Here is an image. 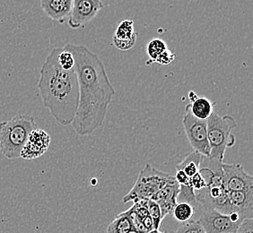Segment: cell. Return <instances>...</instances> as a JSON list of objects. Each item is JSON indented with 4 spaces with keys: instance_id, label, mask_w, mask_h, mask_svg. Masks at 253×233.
<instances>
[{
    "instance_id": "18",
    "label": "cell",
    "mask_w": 253,
    "mask_h": 233,
    "mask_svg": "<svg viewBox=\"0 0 253 233\" xmlns=\"http://www.w3.org/2000/svg\"><path fill=\"white\" fill-rule=\"evenodd\" d=\"M196 209L186 202H177L175 206L172 209L171 214L175 220L180 222V224L190 221L195 214Z\"/></svg>"
},
{
    "instance_id": "12",
    "label": "cell",
    "mask_w": 253,
    "mask_h": 233,
    "mask_svg": "<svg viewBox=\"0 0 253 233\" xmlns=\"http://www.w3.org/2000/svg\"><path fill=\"white\" fill-rule=\"evenodd\" d=\"M232 213H238L243 218L253 217V190L227 191Z\"/></svg>"
},
{
    "instance_id": "25",
    "label": "cell",
    "mask_w": 253,
    "mask_h": 233,
    "mask_svg": "<svg viewBox=\"0 0 253 233\" xmlns=\"http://www.w3.org/2000/svg\"><path fill=\"white\" fill-rule=\"evenodd\" d=\"M234 233H253V219H244Z\"/></svg>"
},
{
    "instance_id": "20",
    "label": "cell",
    "mask_w": 253,
    "mask_h": 233,
    "mask_svg": "<svg viewBox=\"0 0 253 233\" xmlns=\"http://www.w3.org/2000/svg\"><path fill=\"white\" fill-rule=\"evenodd\" d=\"M147 210H148V214L153 220L154 228L156 230H160L162 222L164 220L162 216L160 205L157 204L155 200L148 199L147 200Z\"/></svg>"
},
{
    "instance_id": "16",
    "label": "cell",
    "mask_w": 253,
    "mask_h": 233,
    "mask_svg": "<svg viewBox=\"0 0 253 233\" xmlns=\"http://www.w3.org/2000/svg\"><path fill=\"white\" fill-rule=\"evenodd\" d=\"M203 155L198 152H192L189 155L186 156L184 160H181L176 169H180L185 173L189 178L193 177L200 170L201 160Z\"/></svg>"
},
{
    "instance_id": "3",
    "label": "cell",
    "mask_w": 253,
    "mask_h": 233,
    "mask_svg": "<svg viewBox=\"0 0 253 233\" xmlns=\"http://www.w3.org/2000/svg\"><path fill=\"white\" fill-rule=\"evenodd\" d=\"M37 128L33 116L15 115L0 123V152L9 160L19 158L30 133Z\"/></svg>"
},
{
    "instance_id": "19",
    "label": "cell",
    "mask_w": 253,
    "mask_h": 233,
    "mask_svg": "<svg viewBox=\"0 0 253 233\" xmlns=\"http://www.w3.org/2000/svg\"><path fill=\"white\" fill-rule=\"evenodd\" d=\"M168 49V46L165 40L161 39H154L147 44V54L151 59V62H155L156 58L164 51Z\"/></svg>"
},
{
    "instance_id": "9",
    "label": "cell",
    "mask_w": 253,
    "mask_h": 233,
    "mask_svg": "<svg viewBox=\"0 0 253 233\" xmlns=\"http://www.w3.org/2000/svg\"><path fill=\"white\" fill-rule=\"evenodd\" d=\"M224 187L226 191L253 190V177L244 170L242 164L222 163Z\"/></svg>"
},
{
    "instance_id": "4",
    "label": "cell",
    "mask_w": 253,
    "mask_h": 233,
    "mask_svg": "<svg viewBox=\"0 0 253 233\" xmlns=\"http://www.w3.org/2000/svg\"><path fill=\"white\" fill-rule=\"evenodd\" d=\"M236 126L235 119L230 115L220 116L213 112L207 119L210 158L223 162L225 150L235 144V137L232 131Z\"/></svg>"
},
{
    "instance_id": "8",
    "label": "cell",
    "mask_w": 253,
    "mask_h": 233,
    "mask_svg": "<svg viewBox=\"0 0 253 233\" xmlns=\"http://www.w3.org/2000/svg\"><path fill=\"white\" fill-rule=\"evenodd\" d=\"M102 7V0H73L68 25L72 29L82 28L96 17Z\"/></svg>"
},
{
    "instance_id": "21",
    "label": "cell",
    "mask_w": 253,
    "mask_h": 233,
    "mask_svg": "<svg viewBox=\"0 0 253 233\" xmlns=\"http://www.w3.org/2000/svg\"><path fill=\"white\" fill-rule=\"evenodd\" d=\"M58 61L59 66L65 70H72L75 67V58L73 54L71 53L68 49H60L59 55H58Z\"/></svg>"
},
{
    "instance_id": "26",
    "label": "cell",
    "mask_w": 253,
    "mask_h": 233,
    "mask_svg": "<svg viewBox=\"0 0 253 233\" xmlns=\"http://www.w3.org/2000/svg\"><path fill=\"white\" fill-rule=\"evenodd\" d=\"M164 233V232H161L160 230H156V229H154V230H151V231H147L146 233Z\"/></svg>"
},
{
    "instance_id": "14",
    "label": "cell",
    "mask_w": 253,
    "mask_h": 233,
    "mask_svg": "<svg viewBox=\"0 0 253 233\" xmlns=\"http://www.w3.org/2000/svg\"><path fill=\"white\" fill-rule=\"evenodd\" d=\"M131 20H124L119 25L113 35V44L121 50H128L134 47L137 38Z\"/></svg>"
},
{
    "instance_id": "5",
    "label": "cell",
    "mask_w": 253,
    "mask_h": 233,
    "mask_svg": "<svg viewBox=\"0 0 253 233\" xmlns=\"http://www.w3.org/2000/svg\"><path fill=\"white\" fill-rule=\"evenodd\" d=\"M175 180L174 176L157 170L147 163L140 171L136 182L130 191L123 197V202L151 199L152 196L167 183Z\"/></svg>"
},
{
    "instance_id": "27",
    "label": "cell",
    "mask_w": 253,
    "mask_h": 233,
    "mask_svg": "<svg viewBox=\"0 0 253 233\" xmlns=\"http://www.w3.org/2000/svg\"></svg>"
},
{
    "instance_id": "17",
    "label": "cell",
    "mask_w": 253,
    "mask_h": 233,
    "mask_svg": "<svg viewBox=\"0 0 253 233\" xmlns=\"http://www.w3.org/2000/svg\"><path fill=\"white\" fill-rule=\"evenodd\" d=\"M107 233H135L131 221L126 212L118 214L108 226Z\"/></svg>"
},
{
    "instance_id": "22",
    "label": "cell",
    "mask_w": 253,
    "mask_h": 233,
    "mask_svg": "<svg viewBox=\"0 0 253 233\" xmlns=\"http://www.w3.org/2000/svg\"><path fill=\"white\" fill-rule=\"evenodd\" d=\"M204 229L200 225L198 221L190 220L189 222L180 224V227L176 231L175 233H203Z\"/></svg>"
},
{
    "instance_id": "15",
    "label": "cell",
    "mask_w": 253,
    "mask_h": 233,
    "mask_svg": "<svg viewBox=\"0 0 253 233\" xmlns=\"http://www.w3.org/2000/svg\"><path fill=\"white\" fill-rule=\"evenodd\" d=\"M190 99V103L187 105L190 112L195 117L207 120L214 112V103L210 99L205 97H199L196 92L190 91L188 93Z\"/></svg>"
},
{
    "instance_id": "6",
    "label": "cell",
    "mask_w": 253,
    "mask_h": 233,
    "mask_svg": "<svg viewBox=\"0 0 253 233\" xmlns=\"http://www.w3.org/2000/svg\"><path fill=\"white\" fill-rule=\"evenodd\" d=\"M200 223L206 233H234L244 221L238 213L224 214L210 207L199 208Z\"/></svg>"
},
{
    "instance_id": "24",
    "label": "cell",
    "mask_w": 253,
    "mask_h": 233,
    "mask_svg": "<svg viewBox=\"0 0 253 233\" xmlns=\"http://www.w3.org/2000/svg\"><path fill=\"white\" fill-rule=\"evenodd\" d=\"M190 184H191V187L193 188L194 191L202 190V189L207 187L206 181L203 179V177L200 174V171L197 172L193 177L190 178Z\"/></svg>"
},
{
    "instance_id": "2",
    "label": "cell",
    "mask_w": 253,
    "mask_h": 233,
    "mask_svg": "<svg viewBox=\"0 0 253 233\" xmlns=\"http://www.w3.org/2000/svg\"><path fill=\"white\" fill-rule=\"evenodd\" d=\"M60 49L51 50L44 62L38 82L44 107L63 126L71 125L78 112L79 86L75 71L65 70L59 66Z\"/></svg>"
},
{
    "instance_id": "7",
    "label": "cell",
    "mask_w": 253,
    "mask_h": 233,
    "mask_svg": "<svg viewBox=\"0 0 253 233\" xmlns=\"http://www.w3.org/2000/svg\"><path fill=\"white\" fill-rule=\"evenodd\" d=\"M182 125L189 143L194 151L203 156L210 157V146L208 139L207 120H201L195 117L190 113L189 107L186 106L182 117Z\"/></svg>"
},
{
    "instance_id": "10",
    "label": "cell",
    "mask_w": 253,
    "mask_h": 233,
    "mask_svg": "<svg viewBox=\"0 0 253 233\" xmlns=\"http://www.w3.org/2000/svg\"><path fill=\"white\" fill-rule=\"evenodd\" d=\"M50 144V136L46 131L35 128L30 133L20 157L25 160L37 159L47 152Z\"/></svg>"
},
{
    "instance_id": "13",
    "label": "cell",
    "mask_w": 253,
    "mask_h": 233,
    "mask_svg": "<svg viewBox=\"0 0 253 233\" xmlns=\"http://www.w3.org/2000/svg\"><path fill=\"white\" fill-rule=\"evenodd\" d=\"M73 0H41V6L49 19L63 24L68 21Z\"/></svg>"
},
{
    "instance_id": "1",
    "label": "cell",
    "mask_w": 253,
    "mask_h": 233,
    "mask_svg": "<svg viewBox=\"0 0 253 233\" xmlns=\"http://www.w3.org/2000/svg\"><path fill=\"white\" fill-rule=\"evenodd\" d=\"M64 49L73 54L79 86V103L72 126L79 136H88L102 126L115 89L97 54L80 44L68 43Z\"/></svg>"
},
{
    "instance_id": "11",
    "label": "cell",
    "mask_w": 253,
    "mask_h": 233,
    "mask_svg": "<svg viewBox=\"0 0 253 233\" xmlns=\"http://www.w3.org/2000/svg\"><path fill=\"white\" fill-rule=\"evenodd\" d=\"M179 191L180 186L176 180H174L167 183L152 196L151 199L155 200L156 203L160 205L163 218L165 219L166 215L171 214L172 209L177 204Z\"/></svg>"
},
{
    "instance_id": "23",
    "label": "cell",
    "mask_w": 253,
    "mask_h": 233,
    "mask_svg": "<svg viewBox=\"0 0 253 233\" xmlns=\"http://www.w3.org/2000/svg\"><path fill=\"white\" fill-rule=\"evenodd\" d=\"M175 54L171 52L170 49H167L166 51H164L163 53L161 54L158 58H156L155 63L160 64L164 66H169L175 59Z\"/></svg>"
}]
</instances>
